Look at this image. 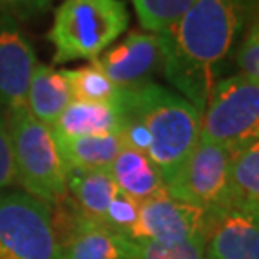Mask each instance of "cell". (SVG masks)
<instances>
[{"instance_id": "cell-14", "label": "cell", "mask_w": 259, "mask_h": 259, "mask_svg": "<svg viewBox=\"0 0 259 259\" xmlns=\"http://www.w3.org/2000/svg\"><path fill=\"white\" fill-rule=\"evenodd\" d=\"M124 97V96H122ZM125 127V112L120 104H87L72 101L54 124L60 136H119Z\"/></svg>"}, {"instance_id": "cell-16", "label": "cell", "mask_w": 259, "mask_h": 259, "mask_svg": "<svg viewBox=\"0 0 259 259\" xmlns=\"http://www.w3.org/2000/svg\"><path fill=\"white\" fill-rule=\"evenodd\" d=\"M56 141L67 169L79 170H109L114 159L125 146L120 134L82 137L56 134Z\"/></svg>"}, {"instance_id": "cell-21", "label": "cell", "mask_w": 259, "mask_h": 259, "mask_svg": "<svg viewBox=\"0 0 259 259\" xmlns=\"http://www.w3.org/2000/svg\"><path fill=\"white\" fill-rule=\"evenodd\" d=\"M206 239L194 238L179 242H136L137 259H206Z\"/></svg>"}, {"instance_id": "cell-10", "label": "cell", "mask_w": 259, "mask_h": 259, "mask_svg": "<svg viewBox=\"0 0 259 259\" xmlns=\"http://www.w3.org/2000/svg\"><path fill=\"white\" fill-rule=\"evenodd\" d=\"M37 57L19 20L0 15V107L7 111L27 106Z\"/></svg>"}, {"instance_id": "cell-12", "label": "cell", "mask_w": 259, "mask_h": 259, "mask_svg": "<svg viewBox=\"0 0 259 259\" xmlns=\"http://www.w3.org/2000/svg\"><path fill=\"white\" fill-rule=\"evenodd\" d=\"M60 259H137L136 242L84 218L60 246Z\"/></svg>"}, {"instance_id": "cell-4", "label": "cell", "mask_w": 259, "mask_h": 259, "mask_svg": "<svg viewBox=\"0 0 259 259\" xmlns=\"http://www.w3.org/2000/svg\"><path fill=\"white\" fill-rule=\"evenodd\" d=\"M12 144L15 183L24 192L51 206L67 194V166L56 134L22 106L4 114Z\"/></svg>"}, {"instance_id": "cell-18", "label": "cell", "mask_w": 259, "mask_h": 259, "mask_svg": "<svg viewBox=\"0 0 259 259\" xmlns=\"http://www.w3.org/2000/svg\"><path fill=\"white\" fill-rule=\"evenodd\" d=\"M231 201V207H247L259 212V141L234 154Z\"/></svg>"}, {"instance_id": "cell-1", "label": "cell", "mask_w": 259, "mask_h": 259, "mask_svg": "<svg viewBox=\"0 0 259 259\" xmlns=\"http://www.w3.org/2000/svg\"><path fill=\"white\" fill-rule=\"evenodd\" d=\"M257 19L259 0H197L179 22L157 34L164 77L201 114Z\"/></svg>"}, {"instance_id": "cell-22", "label": "cell", "mask_w": 259, "mask_h": 259, "mask_svg": "<svg viewBox=\"0 0 259 259\" xmlns=\"http://www.w3.org/2000/svg\"><path fill=\"white\" fill-rule=\"evenodd\" d=\"M139 206L141 202L131 199L129 196L119 191V194L114 197L111 206L104 214L101 224L119 234L129 236L131 229L134 228L137 221V216H139Z\"/></svg>"}, {"instance_id": "cell-17", "label": "cell", "mask_w": 259, "mask_h": 259, "mask_svg": "<svg viewBox=\"0 0 259 259\" xmlns=\"http://www.w3.org/2000/svg\"><path fill=\"white\" fill-rule=\"evenodd\" d=\"M67 192L85 218L101 224L119 189L109 170L67 169Z\"/></svg>"}, {"instance_id": "cell-9", "label": "cell", "mask_w": 259, "mask_h": 259, "mask_svg": "<svg viewBox=\"0 0 259 259\" xmlns=\"http://www.w3.org/2000/svg\"><path fill=\"white\" fill-rule=\"evenodd\" d=\"M94 62L119 89H141L151 84L154 74L162 72L161 42L156 34L131 32Z\"/></svg>"}, {"instance_id": "cell-26", "label": "cell", "mask_w": 259, "mask_h": 259, "mask_svg": "<svg viewBox=\"0 0 259 259\" xmlns=\"http://www.w3.org/2000/svg\"><path fill=\"white\" fill-rule=\"evenodd\" d=\"M257 141H259V139H257Z\"/></svg>"}, {"instance_id": "cell-19", "label": "cell", "mask_w": 259, "mask_h": 259, "mask_svg": "<svg viewBox=\"0 0 259 259\" xmlns=\"http://www.w3.org/2000/svg\"><path fill=\"white\" fill-rule=\"evenodd\" d=\"M67 77L72 101L87 104H120L124 91L114 85L109 77L97 67L96 62H89L79 69L64 70Z\"/></svg>"}, {"instance_id": "cell-11", "label": "cell", "mask_w": 259, "mask_h": 259, "mask_svg": "<svg viewBox=\"0 0 259 259\" xmlns=\"http://www.w3.org/2000/svg\"><path fill=\"white\" fill-rule=\"evenodd\" d=\"M206 259H259V212L229 207L216 214L206 239Z\"/></svg>"}, {"instance_id": "cell-20", "label": "cell", "mask_w": 259, "mask_h": 259, "mask_svg": "<svg viewBox=\"0 0 259 259\" xmlns=\"http://www.w3.org/2000/svg\"><path fill=\"white\" fill-rule=\"evenodd\" d=\"M197 0H132L142 29L149 34H162L187 14Z\"/></svg>"}, {"instance_id": "cell-15", "label": "cell", "mask_w": 259, "mask_h": 259, "mask_svg": "<svg viewBox=\"0 0 259 259\" xmlns=\"http://www.w3.org/2000/svg\"><path fill=\"white\" fill-rule=\"evenodd\" d=\"M70 102L72 91L64 70L37 64L27 94V109L30 114L49 127H54Z\"/></svg>"}, {"instance_id": "cell-7", "label": "cell", "mask_w": 259, "mask_h": 259, "mask_svg": "<svg viewBox=\"0 0 259 259\" xmlns=\"http://www.w3.org/2000/svg\"><path fill=\"white\" fill-rule=\"evenodd\" d=\"M234 152L223 146L199 141L181 164L166 187L176 199L212 214L231 207V164Z\"/></svg>"}, {"instance_id": "cell-2", "label": "cell", "mask_w": 259, "mask_h": 259, "mask_svg": "<svg viewBox=\"0 0 259 259\" xmlns=\"http://www.w3.org/2000/svg\"><path fill=\"white\" fill-rule=\"evenodd\" d=\"M120 106L144 129L147 156L167 183L201 141V112L181 94L154 82L124 91Z\"/></svg>"}, {"instance_id": "cell-24", "label": "cell", "mask_w": 259, "mask_h": 259, "mask_svg": "<svg viewBox=\"0 0 259 259\" xmlns=\"http://www.w3.org/2000/svg\"><path fill=\"white\" fill-rule=\"evenodd\" d=\"M14 183H15V166H14L12 144H10L5 117L4 114H0V192L7 191V187Z\"/></svg>"}, {"instance_id": "cell-6", "label": "cell", "mask_w": 259, "mask_h": 259, "mask_svg": "<svg viewBox=\"0 0 259 259\" xmlns=\"http://www.w3.org/2000/svg\"><path fill=\"white\" fill-rule=\"evenodd\" d=\"M0 259H60L46 202L27 192H0Z\"/></svg>"}, {"instance_id": "cell-3", "label": "cell", "mask_w": 259, "mask_h": 259, "mask_svg": "<svg viewBox=\"0 0 259 259\" xmlns=\"http://www.w3.org/2000/svg\"><path fill=\"white\" fill-rule=\"evenodd\" d=\"M129 19L124 0H64L47 34L54 64L97 60L127 30Z\"/></svg>"}, {"instance_id": "cell-8", "label": "cell", "mask_w": 259, "mask_h": 259, "mask_svg": "<svg viewBox=\"0 0 259 259\" xmlns=\"http://www.w3.org/2000/svg\"><path fill=\"white\" fill-rule=\"evenodd\" d=\"M216 214L166 194L141 202L139 216L127 238L142 242H179L207 238Z\"/></svg>"}, {"instance_id": "cell-5", "label": "cell", "mask_w": 259, "mask_h": 259, "mask_svg": "<svg viewBox=\"0 0 259 259\" xmlns=\"http://www.w3.org/2000/svg\"><path fill=\"white\" fill-rule=\"evenodd\" d=\"M259 139V82L242 74L223 77L201 114V141L234 154Z\"/></svg>"}, {"instance_id": "cell-23", "label": "cell", "mask_w": 259, "mask_h": 259, "mask_svg": "<svg viewBox=\"0 0 259 259\" xmlns=\"http://www.w3.org/2000/svg\"><path fill=\"white\" fill-rule=\"evenodd\" d=\"M234 59L239 74L259 82V19L246 32Z\"/></svg>"}, {"instance_id": "cell-13", "label": "cell", "mask_w": 259, "mask_h": 259, "mask_svg": "<svg viewBox=\"0 0 259 259\" xmlns=\"http://www.w3.org/2000/svg\"><path fill=\"white\" fill-rule=\"evenodd\" d=\"M117 189L137 202L166 194L167 187L151 157L139 149L124 146L109 167Z\"/></svg>"}, {"instance_id": "cell-25", "label": "cell", "mask_w": 259, "mask_h": 259, "mask_svg": "<svg viewBox=\"0 0 259 259\" xmlns=\"http://www.w3.org/2000/svg\"><path fill=\"white\" fill-rule=\"evenodd\" d=\"M54 0H0V15H9L15 20L29 19L51 9Z\"/></svg>"}]
</instances>
